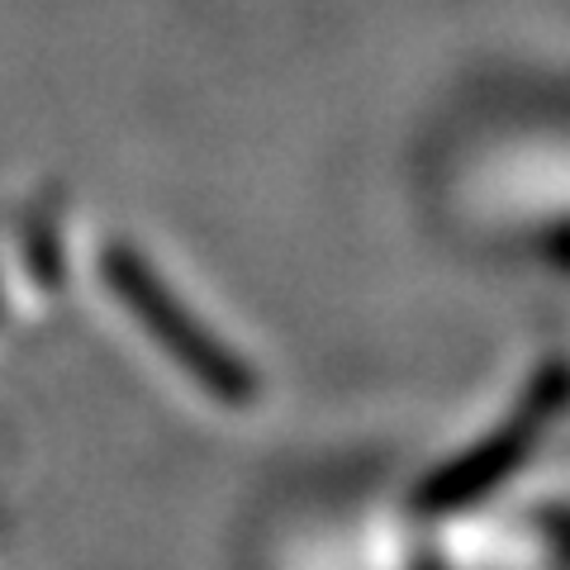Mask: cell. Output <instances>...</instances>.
Returning a JSON list of instances; mask_svg holds the SVG:
<instances>
[{"label":"cell","instance_id":"1","mask_svg":"<svg viewBox=\"0 0 570 570\" xmlns=\"http://www.w3.org/2000/svg\"><path fill=\"white\" fill-rule=\"evenodd\" d=\"M100 276L105 285L124 299V309H129L142 333L153 337L157 347H163L176 366L186 371L195 385H205L214 400L224 404H247L257 395V381L253 371H247L243 356L228 352L219 337H214L200 318H195L181 299L167 291V281L153 272L148 262H142L134 247L124 243H105L100 253Z\"/></svg>","mask_w":570,"mask_h":570}]
</instances>
